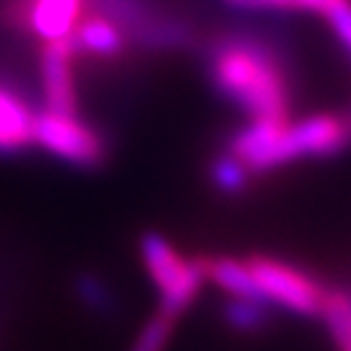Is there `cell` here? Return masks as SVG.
Wrapping results in <instances>:
<instances>
[{"mask_svg":"<svg viewBox=\"0 0 351 351\" xmlns=\"http://www.w3.org/2000/svg\"><path fill=\"white\" fill-rule=\"evenodd\" d=\"M213 88L247 120H291V65L276 39L250 29H232L206 47Z\"/></svg>","mask_w":351,"mask_h":351,"instance_id":"cell-1","label":"cell"},{"mask_svg":"<svg viewBox=\"0 0 351 351\" xmlns=\"http://www.w3.org/2000/svg\"><path fill=\"white\" fill-rule=\"evenodd\" d=\"M224 3L245 11H297L294 0H224Z\"/></svg>","mask_w":351,"mask_h":351,"instance_id":"cell-17","label":"cell"},{"mask_svg":"<svg viewBox=\"0 0 351 351\" xmlns=\"http://www.w3.org/2000/svg\"><path fill=\"white\" fill-rule=\"evenodd\" d=\"M86 11L88 0H0V24L45 45L71 37Z\"/></svg>","mask_w":351,"mask_h":351,"instance_id":"cell-6","label":"cell"},{"mask_svg":"<svg viewBox=\"0 0 351 351\" xmlns=\"http://www.w3.org/2000/svg\"><path fill=\"white\" fill-rule=\"evenodd\" d=\"M294 3H297V11H313L323 16L336 0H294Z\"/></svg>","mask_w":351,"mask_h":351,"instance_id":"cell-18","label":"cell"},{"mask_svg":"<svg viewBox=\"0 0 351 351\" xmlns=\"http://www.w3.org/2000/svg\"><path fill=\"white\" fill-rule=\"evenodd\" d=\"M88 8L104 13L123 29L130 47L175 52L193 45V26L164 11L154 0H88Z\"/></svg>","mask_w":351,"mask_h":351,"instance_id":"cell-2","label":"cell"},{"mask_svg":"<svg viewBox=\"0 0 351 351\" xmlns=\"http://www.w3.org/2000/svg\"><path fill=\"white\" fill-rule=\"evenodd\" d=\"M78 294L84 297L88 307H94V310H107L110 307V297H107V289L101 284L99 278L94 276H84L78 281Z\"/></svg>","mask_w":351,"mask_h":351,"instance_id":"cell-16","label":"cell"},{"mask_svg":"<svg viewBox=\"0 0 351 351\" xmlns=\"http://www.w3.org/2000/svg\"><path fill=\"white\" fill-rule=\"evenodd\" d=\"M211 175L216 188L224 190V193H239V190L247 188V182L252 180L247 167L239 162L237 156H232L229 151H224L221 156H216V162L211 167Z\"/></svg>","mask_w":351,"mask_h":351,"instance_id":"cell-14","label":"cell"},{"mask_svg":"<svg viewBox=\"0 0 351 351\" xmlns=\"http://www.w3.org/2000/svg\"><path fill=\"white\" fill-rule=\"evenodd\" d=\"M141 258L149 278L159 291V307L182 317L190 304L198 300L206 278L203 258H182L169 239L156 232H146L141 239Z\"/></svg>","mask_w":351,"mask_h":351,"instance_id":"cell-3","label":"cell"},{"mask_svg":"<svg viewBox=\"0 0 351 351\" xmlns=\"http://www.w3.org/2000/svg\"><path fill=\"white\" fill-rule=\"evenodd\" d=\"M177 320H180L177 315L167 313V310L159 307L149 323L141 328V333L136 336L130 351H167L169 339H172V333H175Z\"/></svg>","mask_w":351,"mask_h":351,"instance_id":"cell-13","label":"cell"},{"mask_svg":"<svg viewBox=\"0 0 351 351\" xmlns=\"http://www.w3.org/2000/svg\"><path fill=\"white\" fill-rule=\"evenodd\" d=\"M271 304L263 300H247V297H229L224 304V320L239 333H258L271 323Z\"/></svg>","mask_w":351,"mask_h":351,"instance_id":"cell-12","label":"cell"},{"mask_svg":"<svg viewBox=\"0 0 351 351\" xmlns=\"http://www.w3.org/2000/svg\"><path fill=\"white\" fill-rule=\"evenodd\" d=\"M203 263H206V278L213 281L221 291H226L229 297L263 300L261 291H258V287H255V278H252L250 268H247L245 261L219 255V258H203Z\"/></svg>","mask_w":351,"mask_h":351,"instance_id":"cell-10","label":"cell"},{"mask_svg":"<svg viewBox=\"0 0 351 351\" xmlns=\"http://www.w3.org/2000/svg\"><path fill=\"white\" fill-rule=\"evenodd\" d=\"M39 47V88L42 110L60 114H78V81H75V52L71 37L45 42Z\"/></svg>","mask_w":351,"mask_h":351,"instance_id":"cell-7","label":"cell"},{"mask_svg":"<svg viewBox=\"0 0 351 351\" xmlns=\"http://www.w3.org/2000/svg\"><path fill=\"white\" fill-rule=\"evenodd\" d=\"M71 42H73L78 58L88 55L97 60H114L130 50L123 29L114 24L112 19H107L104 13L94 11V8H88L84 13V19L78 21V26L71 34Z\"/></svg>","mask_w":351,"mask_h":351,"instance_id":"cell-9","label":"cell"},{"mask_svg":"<svg viewBox=\"0 0 351 351\" xmlns=\"http://www.w3.org/2000/svg\"><path fill=\"white\" fill-rule=\"evenodd\" d=\"M34 146L78 169H99L107 164L110 146L81 114H60L39 110L34 117Z\"/></svg>","mask_w":351,"mask_h":351,"instance_id":"cell-5","label":"cell"},{"mask_svg":"<svg viewBox=\"0 0 351 351\" xmlns=\"http://www.w3.org/2000/svg\"><path fill=\"white\" fill-rule=\"evenodd\" d=\"M37 112L19 86L0 84V156H11L34 146Z\"/></svg>","mask_w":351,"mask_h":351,"instance_id":"cell-8","label":"cell"},{"mask_svg":"<svg viewBox=\"0 0 351 351\" xmlns=\"http://www.w3.org/2000/svg\"><path fill=\"white\" fill-rule=\"evenodd\" d=\"M320 320L326 323L328 336L336 351H351V289L328 287Z\"/></svg>","mask_w":351,"mask_h":351,"instance_id":"cell-11","label":"cell"},{"mask_svg":"<svg viewBox=\"0 0 351 351\" xmlns=\"http://www.w3.org/2000/svg\"><path fill=\"white\" fill-rule=\"evenodd\" d=\"M323 19L328 21L333 37L339 39V45L343 47V52L349 55L351 60V0H336L326 13Z\"/></svg>","mask_w":351,"mask_h":351,"instance_id":"cell-15","label":"cell"},{"mask_svg":"<svg viewBox=\"0 0 351 351\" xmlns=\"http://www.w3.org/2000/svg\"><path fill=\"white\" fill-rule=\"evenodd\" d=\"M245 263L250 268L261 297L271 307H281L302 317H320L328 289L320 278L310 276L300 265L268 255H250L245 258Z\"/></svg>","mask_w":351,"mask_h":351,"instance_id":"cell-4","label":"cell"}]
</instances>
